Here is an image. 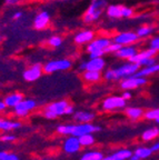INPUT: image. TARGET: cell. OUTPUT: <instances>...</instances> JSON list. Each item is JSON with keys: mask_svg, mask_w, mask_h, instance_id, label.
I'll use <instances>...</instances> for the list:
<instances>
[{"mask_svg": "<svg viewBox=\"0 0 159 160\" xmlns=\"http://www.w3.org/2000/svg\"><path fill=\"white\" fill-rule=\"evenodd\" d=\"M140 68L141 67L138 63L127 61V62L122 63V65L118 66V67H114L106 70L104 78L106 80H108V81H116V80L125 79V78L135 75Z\"/></svg>", "mask_w": 159, "mask_h": 160, "instance_id": "1", "label": "cell"}, {"mask_svg": "<svg viewBox=\"0 0 159 160\" xmlns=\"http://www.w3.org/2000/svg\"><path fill=\"white\" fill-rule=\"evenodd\" d=\"M108 7L107 0H90L87 9L82 15V22L86 25H92L98 22Z\"/></svg>", "mask_w": 159, "mask_h": 160, "instance_id": "2", "label": "cell"}, {"mask_svg": "<svg viewBox=\"0 0 159 160\" xmlns=\"http://www.w3.org/2000/svg\"><path fill=\"white\" fill-rule=\"evenodd\" d=\"M112 39L106 36H100V37H95L94 40H91L87 46H86V51L88 53L89 58H97L102 57L106 55L107 48L111 45Z\"/></svg>", "mask_w": 159, "mask_h": 160, "instance_id": "3", "label": "cell"}, {"mask_svg": "<svg viewBox=\"0 0 159 160\" xmlns=\"http://www.w3.org/2000/svg\"><path fill=\"white\" fill-rule=\"evenodd\" d=\"M100 127L94 126L89 122L78 123V125H61L58 126L57 131L61 135H71L76 137H80L86 133H92L99 131Z\"/></svg>", "mask_w": 159, "mask_h": 160, "instance_id": "4", "label": "cell"}, {"mask_svg": "<svg viewBox=\"0 0 159 160\" xmlns=\"http://www.w3.org/2000/svg\"><path fill=\"white\" fill-rule=\"evenodd\" d=\"M72 67L71 60L67 59V58H61V59H54L49 60L48 62L44 65V72L45 73H54L57 71H66L69 70Z\"/></svg>", "mask_w": 159, "mask_h": 160, "instance_id": "5", "label": "cell"}, {"mask_svg": "<svg viewBox=\"0 0 159 160\" xmlns=\"http://www.w3.org/2000/svg\"><path fill=\"white\" fill-rule=\"evenodd\" d=\"M69 103L66 100H61V101H57V102H52L48 105L45 108L44 111V116L48 119H55L58 116L65 115L66 108L68 107Z\"/></svg>", "mask_w": 159, "mask_h": 160, "instance_id": "6", "label": "cell"}, {"mask_svg": "<svg viewBox=\"0 0 159 160\" xmlns=\"http://www.w3.org/2000/svg\"><path fill=\"white\" fill-rule=\"evenodd\" d=\"M106 60L102 57H97V58H88V60H85L81 63H79L78 69L80 71H86V70H92V71H100L106 68Z\"/></svg>", "mask_w": 159, "mask_h": 160, "instance_id": "7", "label": "cell"}, {"mask_svg": "<svg viewBox=\"0 0 159 160\" xmlns=\"http://www.w3.org/2000/svg\"><path fill=\"white\" fill-rule=\"evenodd\" d=\"M140 38L138 37L136 31H120L112 37V41L119 43L120 46H129L136 45Z\"/></svg>", "mask_w": 159, "mask_h": 160, "instance_id": "8", "label": "cell"}, {"mask_svg": "<svg viewBox=\"0 0 159 160\" xmlns=\"http://www.w3.org/2000/svg\"><path fill=\"white\" fill-rule=\"evenodd\" d=\"M50 21H51V16L50 12L47 10H41L37 15L35 16L33 20V27L35 28L38 31H41V30H46L50 25Z\"/></svg>", "mask_w": 159, "mask_h": 160, "instance_id": "9", "label": "cell"}, {"mask_svg": "<svg viewBox=\"0 0 159 160\" xmlns=\"http://www.w3.org/2000/svg\"><path fill=\"white\" fill-rule=\"evenodd\" d=\"M42 72H44V66L40 63H33V65L29 66L27 69H25L23 77L28 82H33L41 77Z\"/></svg>", "mask_w": 159, "mask_h": 160, "instance_id": "10", "label": "cell"}, {"mask_svg": "<svg viewBox=\"0 0 159 160\" xmlns=\"http://www.w3.org/2000/svg\"><path fill=\"white\" fill-rule=\"evenodd\" d=\"M96 33L92 29H82L79 30L74 36V42L77 46H87L88 43L95 39Z\"/></svg>", "mask_w": 159, "mask_h": 160, "instance_id": "11", "label": "cell"}, {"mask_svg": "<svg viewBox=\"0 0 159 160\" xmlns=\"http://www.w3.org/2000/svg\"><path fill=\"white\" fill-rule=\"evenodd\" d=\"M147 79L146 77H137V76L132 75L130 77H127L125 79H122V81L120 82V87L124 90H131L136 89L138 87L146 85Z\"/></svg>", "mask_w": 159, "mask_h": 160, "instance_id": "12", "label": "cell"}, {"mask_svg": "<svg viewBox=\"0 0 159 160\" xmlns=\"http://www.w3.org/2000/svg\"><path fill=\"white\" fill-rule=\"evenodd\" d=\"M126 106V100L121 96H111L107 99L104 100L102 102V109L111 111V110H117L120 108H124Z\"/></svg>", "mask_w": 159, "mask_h": 160, "instance_id": "13", "label": "cell"}, {"mask_svg": "<svg viewBox=\"0 0 159 160\" xmlns=\"http://www.w3.org/2000/svg\"><path fill=\"white\" fill-rule=\"evenodd\" d=\"M36 106H37V102L33 99H25L23 98L13 109H15V112L17 116H19V117H26L31 110L35 109Z\"/></svg>", "mask_w": 159, "mask_h": 160, "instance_id": "14", "label": "cell"}, {"mask_svg": "<svg viewBox=\"0 0 159 160\" xmlns=\"http://www.w3.org/2000/svg\"><path fill=\"white\" fill-rule=\"evenodd\" d=\"M138 51H139V50H138V48H137L135 45L121 46V48H120L118 51H116L114 55H115V57L118 58V59L129 61V60L131 59Z\"/></svg>", "mask_w": 159, "mask_h": 160, "instance_id": "15", "label": "cell"}, {"mask_svg": "<svg viewBox=\"0 0 159 160\" xmlns=\"http://www.w3.org/2000/svg\"><path fill=\"white\" fill-rule=\"evenodd\" d=\"M80 141L79 138L76 136H71V137L67 138L64 142V150L67 153H76L80 150Z\"/></svg>", "mask_w": 159, "mask_h": 160, "instance_id": "16", "label": "cell"}, {"mask_svg": "<svg viewBox=\"0 0 159 160\" xmlns=\"http://www.w3.org/2000/svg\"><path fill=\"white\" fill-rule=\"evenodd\" d=\"M122 7H124V5H118V3L108 5L107 9H106V16L110 19H121Z\"/></svg>", "mask_w": 159, "mask_h": 160, "instance_id": "17", "label": "cell"}, {"mask_svg": "<svg viewBox=\"0 0 159 160\" xmlns=\"http://www.w3.org/2000/svg\"><path fill=\"white\" fill-rule=\"evenodd\" d=\"M157 55V51L154 49H151V48H146V49H142V50H139L138 52L136 53V55L134 56V57L131 58V59L129 60V61H131V62H138L140 59H144V58H151V57H156Z\"/></svg>", "mask_w": 159, "mask_h": 160, "instance_id": "18", "label": "cell"}, {"mask_svg": "<svg viewBox=\"0 0 159 160\" xmlns=\"http://www.w3.org/2000/svg\"><path fill=\"white\" fill-rule=\"evenodd\" d=\"M159 72V62H156L151 66H147V67H141L135 76L137 77H147V76L154 75V73Z\"/></svg>", "mask_w": 159, "mask_h": 160, "instance_id": "19", "label": "cell"}, {"mask_svg": "<svg viewBox=\"0 0 159 160\" xmlns=\"http://www.w3.org/2000/svg\"><path fill=\"white\" fill-rule=\"evenodd\" d=\"M101 72L100 71H92V70H86L82 71V79L88 83L98 82L101 79Z\"/></svg>", "mask_w": 159, "mask_h": 160, "instance_id": "20", "label": "cell"}, {"mask_svg": "<svg viewBox=\"0 0 159 160\" xmlns=\"http://www.w3.org/2000/svg\"><path fill=\"white\" fill-rule=\"evenodd\" d=\"M23 99V93L13 92V93H10V95H8L7 97L5 98V100H3V101H5V103H6V106H7V107L15 108L16 106H17Z\"/></svg>", "mask_w": 159, "mask_h": 160, "instance_id": "21", "label": "cell"}, {"mask_svg": "<svg viewBox=\"0 0 159 160\" xmlns=\"http://www.w3.org/2000/svg\"><path fill=\"white\" fill-rule=\"evenodd\" d=\"M155 30L156 28L151 25H144V26H140L138 29H137V35L140 39H145V38H148V37H151L154 35Z\"/></svg>", "mask_w": 159, "mask_h": 160, "instance_id": "22", "label": "cell"}, {"mask_svg": "<svg viewBox=\"0 0 159 160\" xmlns=\"http://www.w3.org/2000/svg\"><path fill=\"white\" fill-rule=\"evenodd\" d=\"M132 156V152L130 150H120L118 152L114 153L111 156L104 158L102 160H127Z\"/></svg>", "mask_w": 159, "mask_h": 160, "instance_id": "23", "label": "cell"}, {"mask_svg": "<svg viewBox=\"0 0 159 160\" xmlns=\"http://www.w3.org/2000/svg\"><path fill=\"white\" fill-rule=\"evenodd\" d=\"M94 113L91 112H86V111H78V112L74 113V119L79 121L80 123L85 122H90L94 119Z\"/></svg>", "mask_w": 159, "mask_h": 160, "instance_id": "24", "label": "cell"}, {"mask_svg": "<svg viewBox=\"0 0 159 160\" xmlns=\"http://www.w3.org/2000/svg\"><path fill=\"white\" fill-rule=\"evenodd\" d=\"M47 43H48L49 47L54 48V49H57V48H60L62 46V43H64V39H62V37H60V36L54 35V36H51V37L48 38Z\"/></svg>", "mask_w": 159, "mask_h": 160, "instance_id": "25", "label": "cell"}, {"mask_svg": "<svg viewBox=\"0 0 159 160\" xmlns=\"http://www.w3.org/2000/svg\"><path fill=\"white\" fill-rule=\"evenodd\" d=\"M20 127L19 122H13V121H8V120H1L0 119V130L3 131H9V130L17 129Z\"/></svg>", "mask_w": 159, "mask_h": 160, "instance_id": "26", "label": "cell"}, {"mask_svg": "<svg viewBox=\"0 0 159 160\" xmlns=\"http://www.w3.org/2000/svg\"><path fill=\"white\" fill-rule=\"evenodd\" d=\"M142 113H144L142 109L138 107H129L126 109V115L131 119H138L139 117H141Z\"/></svg>", "mask_w": 159, "mask_h": 160, "instance_id": "27", "label": "cell"}, {"mask_svg": "<svg viewBox=\"0 0 159 160\" xmlns=\"http://www.w3.org/2000/svg\"><path fill=\"white\" fill-rule=\"evenodd\" d=\"M104 159V155L99 151H89L86 152L81 157L80 160H102Z\"/></svg>", "mask_w": 159, "mask_h": 160, "instance_id": "28", "label": "cell"}, {"mask_svg": "<svg viewBox=\"0 0 159 160\" xmlns=\"http://www.w3.org/2000/svg\"><path fill=\"white\" fill-rule=\"evenodd\" d=\"M158 135H159V130L157 129V128H151V129L146 130V131L142 133V139H144L145 141H150V140H152L154 138H156Z\"/></svg>", "mask_w": 159, "mask_h": 160, "instance_id": "29", "label": "cell"}, {"mask_svg": "<svg viewBox=\"0 0 159 160\" xmlns=\"http://www.w3.org/2000/svg\"><path fill=\"white\" fill-rule=\"evenodd\" d=\"M79 138V141H80V145L81 146H91L92 143L95 142V138L91 133H86V135H82L80 136Z\"/></svg>", "mask_w": 159, "mask_h": 160, "instance_id": "30", "label": "cell"}, {"mask_svg": "<svg viewBox=\"0 0 159 160\" xmlns=\"http://www.w3.org/2000/svg\"><path fill=\"white\" fill-rule=\"evenodd\" d=\"M148 47L159 52V33L150 37V39L148 40Z\"/></svg>", "mask_w": 159, "mask_h": 160, "instance_id": "31", "label": "cell"}, {"mask_svg": "<svg viewBox=\"0 0 159 160\" xmlns=\"http://www.w3.org/2000/svg\"><path fill=\"white\" fill-rule=\"evenodd\" d=\"M152 153L151 149L150 148H138V149L135 151V155H137L139 158H147L149 157L150 155Z\"/></svg>", "mask_w": 159, "mask_h": 160, "instance_id": "32", "label": "cell"}, {"mask_svg": "<svg viewBox=\"0 0 159 160\" xmlns=\"http://www.w3.org/2000/svg\"><path fill=\"white\" fill-rule=\"evenodd\" d=\"M135 15V10L134 8L128 7V6H125L122 7V18H126V19H130Z\"/></svg>", "mask_w": 159, "mask_h": 160, "instance_id": "33", "label": "cell"}, {"mask_svg": "<svg viewBox=\"0 0 159 160\" xmlns=\"http://www.w3.org/2000/svg\"><path fill=\"white\" fill-rule=\"evenodd\" d=\"M156 62H157L156 58L151 57V58H144V59H140L137 63H138L140 67H147V66H151Z\"/></svg>", "mask_w": 159, "mask_h": 160, "instance_id": "34", "label": "cell"}, {"mask_svg": "<svg viewBox=\"0 0 159 160\" xmlns=\"http://www.w3.org/2000/svg\"><path fill=\"white\" fill-rule=\"evenodd\" d=\"M0 160H19V158L13 153H7L5 151H1L0 152Z\"/></svg>", "mask_w": 159, "mask_h": 160, "instance_id": "35", "label": "cell"}, {"mask_svg": "<svg viewBox=\"0 0 159 160\" xmlns=\"http://www.w3.org/2000/svg\"><path fill=\"white\" fill-rule=\"evenodd\" d=\"M145 117L147 118V119H155L156 120L157 118L159 117V109H154V110H150V111H147L146 115H145Z\"/></svg>", "mask_w": 159, "mask_h": 160, "instance_id": "36", "label": "cell"}, {"mask_svg": "<svg viewBox=\"0 0 159 160\" xmlns=\"http://www.w3.org/2000/svg\"><path fill=\"white\" fill-rule=\"evenodd\" d=\"M120 48H121V46H120L119 43H116V42H114V41H112L111 45L107 48V51H106V52H107V53H115L116 51H118Z\"/></svg>", "mask_w": 159, "mask_h": 160, "instance_id": "37", "label": "cell"}, {"mask_svg": "<svg viewBox=\"0 0 159 160\" xmlns=\"http://www.w3.org/2000/svg\"><path fill=\"white\" fill-rule=\"evenodd\" d=\"M23 11H21V10H17V11H16V12H13V16H11V20H13V21H17V20L21 19V18H23Z\"/></svg>", "mask_w": 159, "mask_h": 160, "instance_id": "38", "label": "cell"}, {"mask_svg": "<svg viewBox=\"0 0 159 160\" xmlns=\"http://www.w3.org/2000/svg\"><path fill=\"white\" fill-rule=\"evenodd\" d=\"M16 140V137L13 135H5V136H1L0 137V141H13Z\"/></svg>", "mask_w": 159, "mask_h": 160, "instance_id": "39", "label": "cell"}, {"mask_svg": "<svg viewBox=\"0 0 159 160\" xmlns=\"http://www.w3.org/2000/svg\"><path fill=\"white\" fill-rule=\"evenodd\" d=\"M3 1L8 6H15V5H18L19 2H21L23 0H3Z\"/></svg>", "mask_w": 159, "mask_h": 160, "instance_id": "40", "label": "cell"}, {"mask_svg": "<svg viewBox=\"0 0 159 160\" xmlns=\"http://www.w3.org/2000/svg\"><path fill=\"white\" fill-rule=\"evenodd\" d=\"M121 97L124 98L125 100H129V99H131L132 95H131V92H130V91H128V90H126V91H124V92H122Z\"/></svg>", "mask_w": 159, "mask_h": 160, "instance_id": "41", "label": "cell"}, {"mask_svg": "<svg viewBox=\"0 0 159 160\" xmlns=\"http://www.w3.org/2000/svg\"><path fill=\"white\" fill-rule=\"evenodd\" d=\"M74 111H75L74 107H72V106H70V105H68V107L66 108L65 115H71V113H74Z\"/></svg>", "mask_w": 159, "mask_h": 160, "instance_id": "42", "label": "cell"}, {"mask_svg": "<svg viewBox=\"0 0 159 160\" xmlns=\"http://www.w3.org/2000/svg\"><path fill=\"white\" fill-rule=\"evenodd\" d=\"M150 149H151L152 152H154V151H158V150H159V142L158 143H155L152 147H150Z\"/></svg>", "mask_w": 159, "mask_h": 160, "instance_id": "43", "label": "cell"}, {"mask_svg": "<svg viewBox=\"0 0 159 160\" xmlns=\"http://www.w3.org/2000/svg\"><path fill=\"white\" fill-rule=\"evenodd\" d=\"M6 108H7V106H6L5 101H1V100H0V111H3V110H5Z\"/></svg>", "mask_w": 159, "mask_h": 160, "instance_id": "44", "label": "cell"}, {"mask_svg": "<svg viewBox=\"0 0 159 160\" xmlns=\"http://www.w3.org/2000/svg\"><path fill=\"white\" fill-rule=\"evenodd\" d=\"M129 159H130V160H139L140 158L138 157V156H137V155H134V156H131V157H130Z\"/></svg>", "mask_w": 159, "mask_h": 160, "instance_id": "45", "label": "cell"}, {"mask_svg": "<svg viewBox=\"0 0 159 160\" xmlns=\"http://www.w3.org/2000/svg\"><path fill=\"white\" fill-rule=\"evenodd\" d=\"M156 121H157V122L159 123V117H158V118H157V119H156Z\"/></svg>", "mask_w": 159, "mask_h": 160, "instance_id": "46", "label": "cell"}, {"mask_svg": "<svg viewBox=\"0 0 159 160\" xmlns=\"http://www.w3.org/2000/svg\"><path fill=\"white\" fill-rule=\"evenodd\" d=\"M1 40H3V37H1V35H0V42H1Z\"/></svg>", "mask_w": 159, "mask_h": 160, "instance_id": "47", "label": "cell"}, {"mask_svg": "<svg viewBox=\"0 0 159 160\" xmlns=\"http://www.w3.org/2000/svg\"><path fill=\"white\" fill-rule=\"evenodd\" d=\"M61 1H70V0H61Z\"/></svg>", "mask_w": 159, "mask_h": 160, "instance_id": "48", "label": "cell"}, {"mask_svg": "<svg viewBox=\"0 0 159 160\" xmlns=\"http://www.w3.org/2000/svg\"><path fill=\"white\" fill-rule=\"evenodd\" d=\"M48 1H56V0H48Z\"/></svg>", "mask_w": 159, "mask_h": 160, "instance_id": "49", "label": "cell"}]
</instances>
